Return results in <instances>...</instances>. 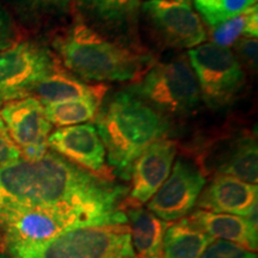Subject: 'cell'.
Returning <instances> with one entry per match:
<instances>
[{
    "label": "cell",
    "mask_w": 258,
    "mask_h": 258,
    "mask_svg": "<svg viewBox=\"0 0 258 258\" xmlns=\"http://www.w3.org/2000/svg\"><path fill=\"white\" fill-rule=\"evenodd\" d=\"M196 207L202 211L257 219L258 186L230 176H214L200 194Z\"/></svg>",
    "instance_id": "4fadbf2b"
},
{
    "label": "cell",
    "mask_w": 258,
    "mask_h": 258,
    "mask_svg": "<svg viewBox=\"0 0 258 258\" xmlns=\"http://www.w3.org/2000/svg\"><path fill=\"white\" fill-rule=\"evenodd\" d=\"M54 47L66 69L93 82L137 80L151 61L150 55L109 41L84 23L56 38Z\"/></svg>",
    "instance_id": "3957f363"
},
{
    "label": "cell",
    "mask_w": 258,
    "mask_h": 258,
    "mask_svg": "<svg viewBox=\"0 0 258 258\" xmlns=\"http://www.w3.org/2000/svg\"><path fill=\"white\" fill-rule=\"evenodd\" d=\"M200 169L205 176H230L243 182L257 184L258 147L256 138L243 135L217 151L205 153L200 159Z\"/></svg>",
    "instance_id": "5bb4252c"
},
{
    "label": "cell",
    "mask_w": 258,
    "mask_h": 258,
    "mask_svg": "<svg viewBox=\"0 0 258 258\" xmlns=\"http://www.w3.org/2000/svg\"><path fill=\"white\" fill-rule=\"evenodd\" d=\"M21 158V151L9 135H0V164L17 160Z\"/></svg>",
    "instance_id": "484cf974"
},
{
    "label": "cell",
    "mask_w": 258,
    "mask_h": 258,
    "mask_svg": "<svg viewBox=\"0 0 258 258\" xmlns=\"http://www.w3.org/2000/svg\"><path fill=\"white\" fill-rule=\"evenodd\" d=\"M131 92L157 110L173 115L194 111L201 99L195 73L184 59L154 64Z\"/></svg>",
    "instance_id": "5b68a950"
},
{
    "label": "cell",
    "mask_w": 258,
    "mask_h": 258,
    "mask_svg": "<svg viewBox=\"0 0 258 258\" xmlns=\"http://www.w3.org/2000/svg\"><path fill=\"white\" fill-rule=\"evenodd\" d=\"M209 37L213 43L221 47H230L240 37H258V8L251 6L243 14L211 27Z\"/></svg>",
    "instance_id": "ffe728a7"
},
{
    "label": "cell",
    "mask_w": 258,
    "mask_h": 258,
    "mask_svg": "<svg viewBox=\"0 0 258 258\" xmlns=\"http://www.w3.org/2000/svg\"><path fill=\"white\" fill-rule=\"evenodd\" d=\"M80 8L105 23L129 21L138 11L139 0H77Z\"/></svg>",
    "instance_id": "44dd1931"
},
{
    "label": "cell",
    "mask_w": 258,
    "mask_h": 258,
    "mask_svg": "<svg viewBox=\"0 0 258 258\" xmlns=\"http://www.w3.org/2000/svg\"><path fill=\"white\" fill-rule=\"evenodd\" d=\"M0 117L21 151L22 159L34 161L46 156L51 124L38 99L30 96L6 103L0 109Z\"/></svg>",
    "instance_id": "30bf717a"
},
{
    "label": "cell",
    "mask_w": 258,
    "mask_h": 258,
    "mask_svg": "<svg viewBox=\"0 0 258 258\" xmlns=\"http://www.w3.org/2000/svg\"><path fill=\"white\" fill-rule=\"evenodd\" d=\"M235 57L239 61L241 66L246 67L252 72L257 71V53L258 42L257 38L252 37H240L234 42Z\"/></svg>",
    "instance_id": "cb8c5ba5"
},
{
    "label": "cell",
    "mask_w": 258,
    "mask_h": 258,
    "mask_svg": "<svg viewBox=\"0 0 258 258\" xmlns=\"http://www.w3.org/2000/svg\"><path fill=\"white\" fill-rule=\"evenodd\" d=\"M207 178L194 161L178 159L159 190L147 202V209L165 222L186 218L196 206Z\"/></svg>",
    "instance_id": "ba28073f"
},
{
    "label": "cell",
    "mask_w": 258,
    "mask_h": 258,
    "mask_svg": "<svg viewBox=\"0 0 258 258\" xmlns=\"http://www.w3.org/2000/svg\"><path fill=\"white\" fill-rule=\"evenodd\" d=\"M101 102V99L96 98H83L51 103L43 105L44 114L51 125L59 128L83 124L84 122L96 120Z\"/></svg>",
    "instance_id": "d6986e66"
},
{
    "label": "cell",
    "mask_w": 258,
    "mask_h": 258,
    "mask_svg": "<svg viewBox=\"0 0 258 258\" xmlns=\"http://www.w3.org/2000/svg\"><path fill=\"white\" fill-rule=\"evenodd\" d=\"M0 135H9L8 129H6V125L2 117H0Z\"/></svg>",
    "instance_id": "83f0119b"
},
{
    "label": "cell",
    "mask_w": 258,
    "mask_h": 258,
    "mask_svg": "<svg viewBox=\"0 0 258 258\" xmlns=\"http://www.w3.org/2000/svg\"><path fill=\"white\" fill-rule=\"evenodd\" d=\"M0 251H5L4 250V240H3L2 235H0Z\"/></svg>",
    "instance_id": "f546056e"
},
{
    "label": "cell",
    "mask_w": 258,
    "mask_h": 258,
    "mask_svg": "<svg viewBox=\"0 0 258 258\" xmlns=\"http://www.w3.org/2000/svg\"><path fill=\"white\" fill-rule=\"evenodd\" d=\"M129 188L48 152L38 160L0 164V214L36 211L56 214L73 227L127 225Z\"/></svg>",
    "instance_id": "6da1fadb"
},
{
    "label": "cell",
    "mask_w": 258,
    "mask_h": 258,
    "mask_svg": "<svg viewBox=\"0 0 258 258\" xmlns=\"http://www.w3.org/2000/svg\"><path fill=\"white\" fill-rule=\"evenodd\" d=\"M34 4L44 6V8H61L69 0H31Z\"/></svg>",
    "instance_id": "4316f807"
},
{
    "label": "cell",
    "mask_w": 258,
    "mask_h": 258,
    "mask_svg": "<svg viewBox=\"0 0 258 258\" xmlns=\"http://www.w3.org/2000/svg\"><path fill=\"white\" fill-rule=\"evenodd\" d=\"M46 47L21 42L0 50V109L6 103L30 97L44 78L61 70Z\"/></svg>",
    "instance_id": "52a82bcc"
},
{
    "label": "cell",
    "mask_w": 258,
    "mask_h": 258,
    "mask_svg": "<svg viewBox=\"0 0 258 258\" xmlns=\"http://www.w3.org/2000/svg\"><path fill=\"white\" fill-rule=\"evenodd\" d=\"M201 258H257V253L239 245L221 239H213Z\"/></svg>",
    "instance_id": "603a6c76"
},
{
    "label": "cell",
    "mask_w": 258,
    "mask_h": 258,
    "mask_svg": "<svg viewBox=\"0 0 258 258\" xmlns=\"http://www.w3.org/2000/svg\"><path fill=\"white\" fill-rule=\"evenodd\" d=\"M53 152L97 176L114 179L106 161V152L96 125L77 124L57 128L48 138Z\"/></svg>",
    "instance_id": "8fae6325"
},
{
    "label": "cell",
    "mask_w": 258,
    "mask_h": 258,
    "mask_svg": "<svg viewBox=\"0 0 258 258\" xmlns=\"http://www.w3.org/2000/svg\"><path fill=\"white\" fill-rule=\"evenodd\" d=\"M108 86L102 84L88 85L61 69L42 80L34 90L32 97L38 99L43 105H47L83 98H96L102 101Z\"/></svg>",
    "instance_id": "e0dca14e"
},
{
    "label": "cell",
    "mask_w": 258,
    "mask_h": 258,
    "mask_svg": "<svg viewBox=\"0 0 258 258\" xmlns=\"http://www.w3.org/2000/svg\"><path fill=\"white\" fill-rule=\"evenodd\" d=\"M0 258H14L11 254L6 252V251H0Z\"/></svg>",
    "instance_id": "f1b7e54d"
},
{
    "label": "cell",
    "mask_w": 258,
    "mask_h": 258,
    "mask_svg": "<svg viewBox=\"0 0 258 258\" xmlns=\"http://www.w3.org/2000/svg\"><path fill=\"white\" fill-rule=\"evenodd\" d=\"M212 240L189 218L169 222L163 235V258H201Z\"/></svg>",
    "instance_id": "ac0fdd59"
},
{
    "label": "cell",
    "mask_w": 258,
    "mask_h": 258,
    "mask_svg": "<svg viewBox=\"0 0 258 258\" xmlns=\"http://www.w3.org/2000/svg\"><path fill=\"white\" fill-rule=\"evenodd\" d=\"M188 55L207 105L217 109L233 101L245 83L244 69L234 51L209 42L189 49Z\"/></svg>",
    "instance_id": "8992f818"
},
{
    "label": "cell",
    "mask_w": 258,
    "mask_h": 258,
    "mask_svg": "<svg viewBox=\"0 0 258 258\" xmlns=\"http://www.w3.org/2000/svg\"><path fill=\"white\" fill-rule=\"evenodd\" d=\"M15 25L8 14L0 8V50L6 49L16 43Z\"/></svg>",
    "instance_id": "d4e9b609"
},
{
    "label": "cell",
    "mask_w": 258,
    "mask_h": 258,
    "mask_svg": "<svg viewBox=\"0 0 258 258\" xmlns=\"http://www.w3.org/2000/svg\"><path fill=\"white\" fill-rule=\"evenodd\" d=\"M177 154V143L161 138L151 144L132 167V185L124 203L144 206L169 177Z\"/></svg>",
    "instance_id": "7c38bea8"
},
{
    "label": "cell",
    "mask_w": 258,
    "mask_h": 258,
    "mask_svg": "<svg viewBox=\"0 0 258 258\" xmlns=\"http://www.w3.org/2000/svg\"><path fill=\"white\" fill-rule=\"evenodd\" d=\"M143 10L167 47H198L207 40L202 19L188 0H147Z\"/></svg>",
    "instance_id": "9c48e42d"
},
{
    "label": "cell",
    "mask_w": 258,
    "mask_h": 258,
    "mask_svg": "<svg viewBox=\"0 0 258 258\" xmlns=\"http://www.w3.org/2000/svg\"><path fill=\"white\" fill-rule=\"evenodd\" d=\"M199 228L212 237L239 245L256 252L258 247L257 219H247L232 214H221L198 209L188 217Z\"/></svg>",
    "instance_id": "9a60e30c"
},
{
    "label": "cell",
    "mask_w": 258,
    "mask_h": 258,
    "mask_svg": "<svg viewBox=\"0 0 258 258\" xmlns=\"http://www.w3.org/2000/svg\"><path fill=\"white\" fill-rule=\"evenodd\" d=\"M256 3L257 0H194L196 10L209 28L243 14Z\"/></svg>",
    "instance_id": "7402d4cb"
},
{
    "label": "cell",
    "mask_w": 258,
    "mask_h": 258,
    "mask_svg": "<svg viewBox=\"0 0 258 258\" xmlns=\"http://www.w3.org/2000/svg\"><path fill=\"white\" fill-rule=\"evenodd\" d=\"M137 258H163V235L169 222L157 218L144 206L123 207Z\"/></svg>",
    "instance_id": "2e32d148"
},
{
    "label": "cell",
    "mask_w": 258,
    "mask_h": 258,
    "mask_svg": "<svg viewBox=\"0 0 258 258\" xmlns=\"http://www.w3.org/2000/svg\"><path fill=\"white\" fill-rule=\"evenodd\" d=\"M106 161L123 179H131L135 160L169 131L167 118L131 91L112 96L96 117Z\"/></svg>",
    "instance_id": "7a4b0ae2"
},
{
    "label": "cell",
    "mask_w": 258,
    "mask_h": 258,
    "mask_svg": "<svg viewBox=\"0 0 258 258\" xmlns=\"http://www.w3.org/2000/svg\"><path fill=\"white\" fill-rule=\"evenodd\" d=\"M14 258H137L127 225L83 226L41 243L8 245Z\"/></svg>",
    "instance_id": "277c9868"
}]
</instances>
